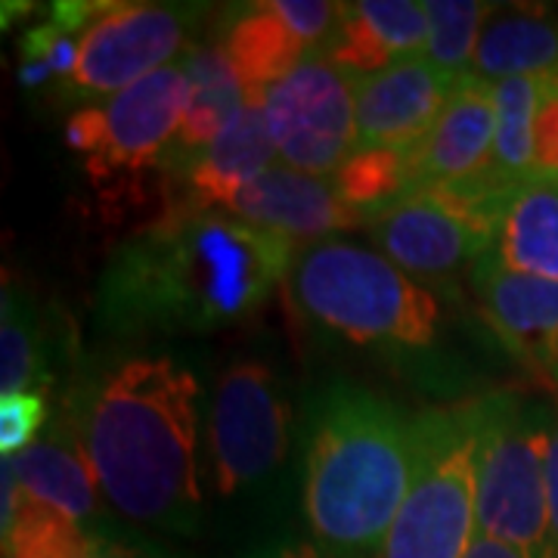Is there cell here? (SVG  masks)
Instances as JSON below:
<instances>
[{"label":"cell","mask_w":558,"mask_h":558,"mask_svg":"<svg viewBox=\"0 0 558 558\" xmlns=\"http://www.w3.org/2000/svg\"><path fill=\"white\" fill-rule=\"evenodd\" d=\"M295 245L220 211L171 208L112 255L97 317L116 336H202L255 314Z\"/></svg>","instance_id":"cell-1"},{"label":"cell","mask_w":558,"mask_h":558,"mask_svg":"<svg viewBox=\"0 0 558 558\" xmlns=\"http://www.w3.org/2000/svg\"><path fill=\"white\" fill-rule=\"evenodd\" d=\"M100 494L121 515L193 534L199 379L171 354H134L75 385L65 410Z\"/></svg>","instance_id":"cell-2"},{"label":"cell","mask_w":558,"mask_h":558,"mask_svg":"<svg viewBox=\"0 0 558 558\" xmlns=\"http://www.w3.org/2000/svg\"><path fill=\"white\" fill-rule=\"evenodd\" d=\"M416 465V418L379 395L339 381L311 413L304 515L332 558H379Z\"/></svg>","instance_id":"cell-3"},{"label":"cell","mask_w":558,"mask_h":558,"mask_svg":"<svg viewBox=\"0 0 558 558\" xmlns=\"http://www.w3.org/2000/svg\"><path fill=\"white\" fill-rule=\"evenodd\" d=\"M292 292L307 317L354 344L428 348L438 336V299L385 255L348 240L301 248Z\"/></svg>","instance_id":"cell-4"},{"label":"cell","mask_w":558,"mask_h":558,"mask_svg":"<svg viewBox=\"0 0 558 558\" xmlns=\"http://www.w3.org/2000/svg\"><path fill=\"white\" fill-rule=\"evenodd\" d=\"M475 403V524L481 534L553 558L546 459L556 416L537 400L497 391Z\"/></svg>","instance_id":"cell-5"},{"label":"cell","mask_w":558,"mask_h":558,"mask_svg":"<svg viewBox=\"0 0 558 558\" xmlns=\"http://www.w3.org/2000/svg\"><path fill=\"white\" fill-rule=\"evenodd\" d=\"M475 403L416 416V465L379 558H465L475 537Z\"/></svg>","instance_id":"cell-6"},{"label":"cell","mask_w":558,"mask_h":558,"mask_svg":"<svg viewBox=\"0 0 558 558\" xmlns=\"http://www.w3.org/2000/svg\"><path fill=\"white\" fill-rule=\"evenodd\" d=\"M186 94L183 62L165 65L116 97L72 112L65 143L84 161L87 178L102 193H116L119 183H140L174 149Z\"/></svg>","instance_id":"cell-7"},{"label":"cell","mask_w":558,"mask_h":558,"mask_svg":"<svg viewBox=\"0 0 558 558\" xmlns=\"http://www.w3.org/2000/svg\"><path fill=\"white\" fill-rule=\"evenodd\" d=\"M357 81L323 53L304 60L264 94V116L282 165L336 178L360 149Z\"/></svg>","instance_id":"cell-8"},{"label":"cell","mask_w":558,"mask_h":558,"mask_svg":"<svg viewBox=\"0 0 558 558\" xmlns=\"http://www.w3.org/2000/svg\"><path fill=\"white\" fill-rule=\"evenodd\" d=\"M199 20L196 7L171 3H102L78 35V60L65 97L106 100L146 75L174 65Z\"/></svg>","instance_id":"cell-9"},{"label":"cell","mask_w":558,"mask_h":558,"mask_svg":"<svg viewBox=\"0 0 558 558\" xmlns=\"http://www.w3.org/2000/svg\"><path fill=\"white\" fill-rule=\"evenodd\" d=\"M289 403L277 376L258 360L220 373L208 416V457L218 494L230 497L264 481L286 457Z\"/></svg>","instance_id":"cell-10"},{"label":"cell","mask_w":558,"mask_h":558,"mask_svg":"<svg viewBox=\"0 0 558 558\" xmlns=\"http://www.w3.org/2000/svg\"><path fill=\"white\" fill-rule=\"evenodd\" d=\"M379 255L413 279H450L490 252L494 233L435 190H418L369 220Z\"/></svg>","instance_id":"cell-11"},{"label":"cell","mask_w":558,"mask_h":558,"mask_svg":"<svg viewBox=\"0 0 558 558\" xmlns=\"http://www.w3.org/2000/svg\"><path fill=\"white\" fill-rule=\"evenodd\" d=\"M472 289L487 326L499 341L543 379L558 385V282L521 274L481 255L472 267Z\"/></svg>","instance_id":"cell-12"},{"label":"cell","mask_w":558,"mask_h":558,"mask_svg":"<svg viewBox=\"0 0 558 558\" xmlns=\"http://www.w3.org/2000/svg\"><path fill=\"white\" fill-rule=\"evenodd\" d=\"M227 215L292 245L295 242L317 245L332 240L336 233L369 227L366 215H360L357 208L341 199L332 178L304 174L282 161L260 171L233 199Z\"/></svg>","instance_id":"cell-13"},{"label":"cell","mask_w":558,"mask_h":558,"mask_svg":"<svg viewBox=\"0 0 558 558\" xmlns=\"http://www.w3.org/2000/svg\"><path fill=\"white\" fill-rule=\"evenodd\" d=\"M459 81L447 78L425 57L388 65L379 75L360 78L357 97L360 146L413 149L432 134Z\"/></svg>","instance_id":"cell-14"},{"label":"cell","mask_w":558,"mask_h":558,"mask_svg":"<svg viewBox=\"0 0 558 558\" xmlns=\"http://www.w3.org/2000/svg\"><path fill=\"white\" fill-rule=\"evenodd\" d=\"M494 143H497L494 84L469 75L453 87L432 134L416 146L418 190L453 186L487 174L494 168Z\"/></svg>","instance_id":"cell-15"},{"label":"cell","mask_w":558,"mask_h":558,"mask_svg":"<svg viewBox=\"0 0 558 558\" xmlns=\"http://www.w3.org/2000/svg\"><path fill=\"white\" fill-rule=\"evenodd\" d=\"M428 16L422 0H360L344 16L323 57L348 78H369L410 57H425Z\"/></svg>","instance_id":"cell-16"},{"label":"cell","mask_w":558,"mask_h":558,"mask_svg":"<svg viewBox=\"0 0 558 558\" xmlns=\"http://www.w3.org/2000/svg\"><path fill=\"white\" fill-rule=\"evenodd\" d=\"M277 146L267 128L264 100H248L211 146H205L183 168L186 199L180 208L227 215L242 190L277 165Z\"/></svg>","instance_id":"cell-17"},{"label":"cell","mask_w":558,"mask_h":558,"mask_svg":"<svg viewBox=\"0 0 558 558\" xmlns=\"http://www.w3.org/2000/svg\"><path fill=\"white\" fill-rule=\"evenodd\" d=\"M10 459L25 497H32L40 506H50L87 527H97L94 521L100 519V497H97L100 487L69 413L53 418L50 428L35 444H28L22 453Z\"/></svg>","instance_id":"cell-18"},{"label":"cell","mask_w":558,"mask_h":558,"mask_svg":"<svg viewBox=\"0 0 558 558\" xmlns=\"http://www.w3.org/2000/svg\"><path fill=\"white\" fill-rule=\"evenodd\" d=\"M472 75L481 81L537 78L558 90V16L539 10H499L478 40Z\"/></svg>","instance_id":"cell-19"},{"label":"cell","mask_w":558,"mask_h":558,"mask_svg":"<svg viewBox=\"0 0 558 558\" xmlns=\"http://www.w3.org/2000/svg\"><path fill=\"white\" fill-rule=\"evenodd\" d=\"M180 62L186 72L190 94H186V109H183V121H180L171 153L180 159H193L205 146H211L227 131V124L240 116L242 106L248 102V94L227 50L220 47V40L193 44Z\"/></svg>","instance_id":"cell-20"},{"label":"cell","mask_w":558,"mask_h":558,"mask_svg":"<svg viewBox=\"0 0 558 558\" xmlns=\"http://www.w3.org/2000/svg\"><path fill=\"white\" fill-rule=\"evenodd\" d=\"M490 252L512 270L558 282V178L534 174L509 193Z\"/></svg>","instance_id":"cell-21"},{"label":"cell","mask_w":558,"mask_h":558,"mask_svg":"<svg viewBox=\"0 0 558 558\" xmlns=\"http://www.w3.org/2000/svg\"><path fill=\"white\" fill-rule=\"evenodd\" d=\"M220 47L233 62L248 100H264V94L282 75H289L304 57H311L270 0L240 10L227 25Z\"/></svg>","instance_id":"cell-22"},{"label":"cell","mask_w":558,"mask_h":558,"mask_svg":"<svg viewBox=\"0 0 558 558\" xmlns=\"http://www.w3.org/2000/svg\"><path fill=\"white\" fill-rule=\"evenodd\" d=\"M497 143L494 174L506 183L537 174V116L546 100V84L537 78H506L494 84Z\"/></svg>","instance_id":"cell-23"},{"label":"cell","mask_w":558,"mask_h":558,"mask_svg":"<svg viewBox=\"0 0 558 558\" xmlns=\"http://www.w3.org/2000/svg\"><path fill=\"white\" fill-rule=\"evenodd\" d=\"M341 199L351 208H357L366 220H373L379 211L398 205L400 199L413 196L418 190L416 146L413 149H369L360 146L348 159L339 174L332 178Z\"/></svg>","instance_id":"cell-24"},{"label":"cell","mask_w":558,"mask_h":558,"mask_svg":"<svg viewBox=\"0 0 558 558\" xmlns=\"http://www.w3.org/2000/svg\"><path fill=\"white\" fill-rule=\"evenodd\" d=\"M44 339L38 311L16 286H3L0 295V388L3 395L38 391L44 381Z\"/></svg>","instance_id":"cell-25"},{"label":"cell","mask_w":558,"mask_h":558,"mask_svg":"<svg viewBox=\"0 0 558 558\" xmlns=\"http://www.w3.org/2000/svg\"><path fill=\"white\" fill-rule=\"evenodd\" d=\"M425 16H428L425 60L440 69L447 78H469L478 53L481 32L494 16V7L481 0H425Z\"/></svg>","instance_id":"cell-26"},{"label":"cell","mask_w":558,"mask_h":558,"mask_svg":"<svg viewBox=\"0 0 558 558\" xmlns=\"http://www.w3.org/2000/svg\"><path fill=\"white\" fill-rule=\"evenodd\" d=\"M100 534L102 527H87L22 494L16 524L0 546L3 558H87Z\"/></svg>","instance_id":"cell-27"},{"label":"cell","mask_w":558,"mask_h":558,"mask_svg":"<svg viewBox=\"0 0 558 558\" xmlns=\"http://www.w3.org/2000/svg\"><path fill=\"white\" fill-rule=\"evenodd\" d=\"M78 60V35L50 16L22 38L20 78L25 87H65Z\"/></svg>","instance_id":"cell-28"},{"label":"cell","mask_w":558,"mask_h":558,"mask_svg":"<svg viewBox=\"0 0 558 558\" xmlns=\"http://www.w3.org/2000/svg\"><path fill=\"white\" fill-rule=\"evenodd\" d=\"M44 416H47V407L38 391L3 395L0 398V453L16 457L28 444H35Z\"/></svg>","instance_id":"cell-29"},{"label":"cell","mask_w":558,"mask_h":558,"mask_svg":"<svg viewBox=\"0 0 558 558\" xmlns=\"http://www.w3.org/2000/svg\"><path fill=\"white\" fill-rule=\"evenodd\" d=\"M537 174L558 178V90H546L537 116Z\"/></svg>","instance_id":"cell-30"},{"label":"cell","mask_w":558,"mask_h":558,"mask_svg":"<svg viewBox=\"0 0 558 558\" xmlns=\"http://www.w3.org/2000/svg\"><path fill=\"white\" fill-rule=\"evenodd\" d=\"M87 558H180L156 546L153 539H121L102 531Z\"/></svg>","instance_id":"cell-31"},{"label":"cell","mask_w":558,"mask_h":558,"mask_svg":"<svg viewBox=\"0 0 558 558\" xmlns=\"http://www.w3.org/2000/svg\"><path fill=\"white\" fill-rule=\"evenodd\" d=\"M22 506V484L16 478V469H13V459L3 457L0 465V539L7 537L16 524Z\"/></svg>","instance_id":"cell-32"},{"label":"cell","mask_w":558,"mask_h":558,"mask_svg":"<svg viewBox=\"0 0 558 558\" xmlns=\"http://www.w3.org/2000/svg\"><path fill=\"white\" fill-rule=\"evenodd\" d=\"M546 506H549V539L553 558H558V416L549 438V459H546Z\"/></svg>","instance_id":"cell-33"},{"label":"cell","mask_w":558,"mask_h":558,"mask_svg":"<svg viewBox=\"0 0 558 558\" xmlns=\"http://www.w3.org/2000/svg\"><path fill=\"white\" fill-rule=\"evenodd\" d=\"M242 558H332L319 549L317 543H295V539H277V543H267L258 546L252 553H245Z\"/></svg>","instance_id":"cell-34"},{"label":"cell","mask_w":558,"mask_h":558,"mask_svg":"<svg viewBox=\"0 0 558 558\" xmlns=\"http://www.w3.org/2000/svg\"><path fill=\"white\" fill-rule=\"evenodd\" d=\"M465 558H527V553H521L519 546H512V543H502V539L475 531Z\"/></svg>","instance_id":"cell-35"}]
</instances>
